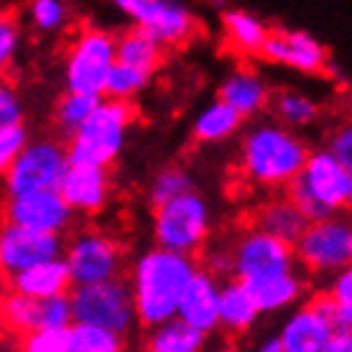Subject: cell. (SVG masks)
<instances>
[{"instance_id":"1","label":"cell","mask_w":352,"mask_h":352,"mask_svg":"<svg viewBox=\"0 0 352 352\" xmlns=\"http://www.w3.org/2000/svg\"><path fill=\"white\" fill-rule=\"evenodd\" d=\"M199 263L166 248H148L131 265V286L135 317L146 327L176 317V307Z\"/></svg>"},{"instance_id":"2","label":"cell","mask_w":352,"mask_h":352,"mask_svg":"<svg viewBox=\"0 0 352 352\" xmlns=\"http://www.w3.org/2000/svg\"><path fill=\"white\" fill-rule=\"evenodd\" d=\"M309 159L307 143L276 120L256 123L240 146V168L250 184L278 189L289 186Z\"/></svg>"},{"instance_id":"3","label":"cell","mask_w":352,"mask_h":352,"mask_svg":"<svg viewBox=\"0 0 352 352\" xmlns=\"http://www.w3.org/2000/svg\"><path fill=\"white\" fill-rule=\"evenodd\" d=\"M133 120H135V110L131 102L100 97L92 115L69 135V143H67L69 164L107 168L123 153Z\"/></svg>"},{"instance_id":"4","label":"cell","mask_w":352,"mask_h":352,"mask_svg":"<svg viewBox=\"0 0 352 352\" xmlns=\"http://www.w3.org/2000/svg\"><path fill=\"white\" fill-rule=\"evenodd\" d=\"M289 199L307 222L340 214L352 202V168L342 166L327 151H309L304 168L289 184Z\"/></svg>"},{"instance_id":"5","label":"cell","mask_w":352,"mask_h":352,"mask_svg":"<svg viewBox=\"0 0 352 352\" xmlns=\"http://www.w3.org/2000/svg\"><path fill=\"white\" fill-rule=\"evenodd\" d=\"M212 210L199 192H186L171 202L159 204L153 212V238L156 245L182 253L197 256L210 240Z\"/></svg>"},{"instance_id":"6","label":"cell","mask_w":352,"mask_h":352,"mask_svg":"<svg viewBox=\"0 0 352 352\" xmlns=\"http://www.w3.org/2000/svg\"><path fill=\"white\" fill-rule=\"evenodd\" d=\"M69 307L72 322L102 327L120 337H125L138 324L131 286L123 276L87 286H74L69 294Z\"/></svg>"},{"instance_id":"7","label":"cell","mask_w":352,"mask_h":352,"mask_svg":"<svg viewBox=\"0 0 352 352\" xmlns=\"http://www.w3.org/2000/svg\"><path fill=\"white\" fill-rule=\"evenodd\" d=\"M115 59V36L105 28H82L72 38L67 59H64V82L69 92L102 97L105 80Z\"/></svg>"},{"instance_id":"8","label":"cell","mask_w":352,"mask_h":352,"mask_svg":"<svg viewBox=\"0 0 352 352\" xmlns=\"http://www.w3.org/2000/svg\"><path fill=\"white\" fill-rule=\"evenodd\" d=\"M69 168L67 146L54 138H28L26 146L18 151V156L8 166L3 182L6 197L26 192H41V189H59L64 171Z\"/></svg>"},{"instance_id":"9","label":"cell","mask_w":352,"mask_h":352,"mask_svg":"<svg viewBox=\"0 0 352 352\" xmlns=\"http://www.w3.org/2000/svg\"><path fill=\"white\" fill-rule=\"evenodd\" d=\"M296 263L307 271L327 276L350 268L352 261V228L344 214H329L324 220L307 222L304 232L294 243Z\"/></svg>"},{"instance_id":"10","label":"cell","mask_w":352,"mask_h":352,"mask_svg":"<svg viewBox=\"0 0 352 352\" xmlns=\"http://www.w3.org/2000/svg\"><path fill=\"white\" fill-rule=\"evenodd\" d=\"M230 253H232V278L243 281L245 286L296 271L294 245L258 228L240 232L230 243Z\"/></svg>"},{"instance_id":"11","label":"cell","mask_w":352,"mask_h":352,"mask_svg":"<svg viewBox=\"0 0 352 352\" xmlns=\"http://www.w3.org/2000/svg\"><path fill=\"white\" fill-rule=\"evenodd\" d=\"M62 261L67 263L74 286L120 278L125 268V253L120 243L100 230H80L64 245Z\"/></svg>"},{"instance_id":"12","label":"cell","mask_w":352,"mask_h":352,"mask_svg":"<svg viewBox=\"0 0 352 352\" xmlns=\"http://www.w3.org/2000/svg\"><path fill=\"white\" fill-rule=\"evenodd\" d=\"M133 26L151 34L161 46L184 44L194 34V13L182 0H110Z\"/></svg>"},{"instance_id":"13","label":"cell","mask_w":352,"mask_h":352,"mask_svg":"<svg viewBox=\"0 0 352 352\" xmlns=\"http://www.w3.org/2000/svg\"><path fill=\"white\" fill-rule=\"evenodd\" d=\"M0 322L16 335H31L41 329H67L72 324L69 294L34 299V296L10 291L0 301Z\"/></svg>"},{"instance_id":"14","label":"cell","mask_w":352,"mask_h":352,"mask_svg":"<svg viewBox=\"0 0 352 352\" xmlns=\"http://www.w3.org/2000/svg\"><path fill=\"white\" fill-rule=\"evenodd\" d=\"M6 222L46 235H64L74 222V212L64 202L59 189L16 194L6 199Z\"/></svg>"},{"instance_id":"15","label":"cell","mask_w":352,"mask_h":352,"mask_svg":"<svg viewBox=\"0 0 352 352\" xmlns=\"http://www.w3.org/2000/svg\"><path fill=\"white\" fill-rule=\"evenodd\" d=\"M64 240L62 235L34 232L28 228L6 222L0 228V276L13 278L16 273L26 271L36 263L62 258Z\"/></svg>"},{"instance_id":"16","label":"cell","mask_w":352,"mask_h":352,"mask_svg":"<svg viewBox=\"0 0 352 352\" xmlns=\"http://www.w3.org/2000/svg\"><path fill=\"white\" fill-rule=\"evenodd\" d=\"M261 54L268 62L291 67L301 74H319L329 64V54L322 41H317L307 31H289V28L268 31Z\"/></svg>"},{"instance_id":"17","label":"cell","mask_w":352,"mask_h":352,"mask_svg":"<svg viewBox=\"0 0 352 352\" xmlns=\"http://www.w3.org/2000/svg\"><path fill=\"white\" fill-rule=\"evenodd\" d=\"M59 194L74 214H97L110 202L113 182H110L107 168L69 164L59 182Z\"/></svg>"},{"instance_id":"18","label":"cell","mask_w":352,"mask_h":352,"mask_svg":"<svg viewBox=\"0 0 352 352\" xmlns=\"http://www.w3.org/2000/svg\"><path fill=\"white\" fill-rule=\"evenodd\" d=\"M332 332H335L332 322L311 299L309 304L294 307V311L286 317L281 332L276 337H278L283 352H319V347Z\"/></svg>"},{"instance_id":"19","label":"cell","mask_w":352,"mask_h":352,"mask_svg":"<svg viewBox=\"0 0 352 352\" xmlns=\"http://www.w3.org/2000/svg\"><path fill=\"white\" fill-rule=\"evenodd\" d=\"M217 299H220V281L207 271L197 268L192 281L186 283L184 294L176 307V317L184 319L186 324L199 329L204 335H212L217 324Z\"/></svg>"},{"instance_id":"20","label":"cell","mask_w":352,"mask_h":352,"mask_svg":"<svg viewBox=\"0 0 352 352\" xmlns=\"http://www.w3.org/2000/svg\"><path fill=\"white\" fill-rule=\"evenodd\" d=\"M220 100L240 118H256L271 102V87L261 72L238 67L220 82Z\"/></svg>"},{"instance_id":"21","label":"cell","mask_w":352,"mask_h":352,"mask_svg":"<svg viewBox=\"0 0 352 352\" xmlns=\"http://www.w3.org/2000/svg\"><path fill=\"white\" fill-rule=\"evenodd\" d=\"M261 311L253 294L238 278L220 283V299H217V324L230 335H243L256 324Z\"/></svg>"},{"instance_id":"22","label":"cell","mask_w":352,"mask_h":352,"mask_svg":"<svg viewBox=\"0 0 352 352\" xmlns=\"http://www.w3.org/2000/svg\"><path fill=\"white\" fill-rule=\"evenodd\" d=\"M10 286L16 294L34 296V299H49V296H64L72 289V278L67 271V263L62 258L36 263L26 271L16 273L10 278Z\"/></svg>"},{"instance_id":"23","label":"cell","mask_w":352,"mask_h":352,"mask_svg":"<svg viewBox=\"0 0 352 352\" xmlns=\"http://www.w3.org/2000/svg\"><path fill=\"white\" fill-rule=\"evenodd\" d=\"M207 340L210 335L194 329L184 319L171 317L148 327V335L143 340V352H207Z\"/></svg>"},{"instance_id":"24","label":"cell","mask_w":352,"mask_h":352,"mask_svg":"<svg viewBox=\"0 0 352 352\" xmlns=\"http://www.w3.org/2000/svg\"><path fill=\"white\" fill-rule=\"evenodd\" d=\"M256 228L294 245L301 232H304V228H307V217L301 214V210L291 202L289 194H286V197H273L258 210Z\"/></svg>"},{"instance_id":"25","label":"cell","mask_w":352,"mask_h":352,"mask_svg":"<svg viewBox=\"0 0 352 352\" xmlns=\"http://www.w3.org/2000/svg\"><path fill=\"white\" fill-rule=\"evenodd\" d=\"M248 289L253 294L261 314H276V311L296 307L304 299L307 283H304V278H301L299 273L291 271V273H281V276H273V278H265L261 283H253Z\"/></svg>"},{"instance_id":"26","label":"cell","mask_w":352,"mask_h":352,"mask_svg":"<svg viewBox=\"0 0 352 352\" xmlns=\"http://www.w3.org/2000/svg\"><path fill=\"white\" fill-rule=\"evenodd\" d=\"M240 125H243V118L217 97L197 113L192 123V133L194 138L202 143H222L232 138L240 131Z\"/></svg>"},{"instance_id":"27","label":"cell","mask_w":352,"mask_h":352,"mask_svg":"<svg viewBox=\"0 0 352 352\" xmlns=\"http://www.w3.org/2000/svg\"><path fill=\"white\" fill-rule=\"evenodd\" d=\"M161 56H164V46L141 28L133 26L125 34L115 36V59L118 62L153 74V69L161 64Z\"/></svg>"},{"instance_id":"28","label":"cell","mask_w":352,"mask_h":352,"mask_svg":"<svg viewBox=\"0 0 352 352\" xmlns=\"http://www.w3.org/2000/svg\"><path fill=\"white\" fill-rule=\"evenodd\" d=\"M222 28H225V36H228V44L240 54H261L265 36L271 31L258 16L240 8L225 10Z\"/></svg>"},{"instance_id":"29","label":"cell","mask_w":352,"mask_h":352,"mask_svg":"<svg viewBox=\"0 0 352 352\" xmlns=\"http://www.w3.org/2000/svg\"><path fill=\"white\" fill-rule=\"evenodd\" d=\"M268 105H273L276 123H281L289 131L309 128V125L317 123L319 118V102L307 92H299V89H283Z\"/></svg>"},{"instance_id":"30","label":"cell","mask_w":352,"mask_h":352,"mask_svg":"<svg viewBox=\"0 0 352 352\" xmlns=\"http://www.w3.org/2000/svg\"><path fill=\"white\" fill-rule=\"evenodd\" d=\"M67 344L69 352H125V337L82 322L67 327Z\"/></svg>"},{"instance_id":"31","label":"cell","mask_w":352,"mask_h":352,"mask_svg":"<svg viewBox=\"0 0 352 352\" xmlns=\"http://www.w3.org/2000/svg\"><path fill=\"white\" fill-rule=\"evenodd\" d=\"M148 82H151L148 72L135 69V67H131V64L115 62L110 74H107L105 92H102V95L113 97V100H125V102H131L133 97H138L143 89L148 87Z\"/></svg>"},{"instance_id":"32","label":"cell","mask_w":352,"mask_h":352,"mask_svg":"<svg viewBox=\"0 0 352 352\" xmlns=\"http://www.w3.org/2000/svg\"><path fill=\"white\" fill-rule=\"evenodd\" d=\"M192 189L194 179L184 166H166L151 179L148 202L153 207H159V204H166L171 199H176V197H182V194L192 192Z\"/></svg>"},{"instance_id":"33","label":"cell","mask_w":352,"mask_h":352,"mask_svg":"<svg viewBox=\"0 0 352 352\" xmlns=\"http://www.w3.org/2000/svg\"><path fill=\"white\" fill-rule=\"evenodd\" d=\"M100 97L95 95H85V92H69L56 102V125L64 135H72L85 120H87L92 110L97 107Z\"/></svg>"},{"instance_id":"34","label":"cell","mask_w":352,"mask_h":352,"mask_svg":"<svg viewBox=\"0 0 352 352\" xmlns=\"http://www.w3.org/2000/svg\"><path fill=\"white\" fill-rule=\"evenodd\" d=\"M28 18L41 34H56L69 21V6L64 0H31Z\"/></svg>"},{"instance_id":"35","label":"cell","mask_w":352,"mask_h":352,"mask_svg":"<svg viewBox=\"0 0 352 352\" xmlns=\"http://www.w3.org/2000/svg\"><path fill=\"white\" fill-rule=\"evenodd\" d=\"M21 52V26L13 13L0 10V72H6L16 62Z\"/></svg>"},{"instance_id":"36","label":"cell","mask_w":352,"mask_h":352,"mask_svg":"<svg viewBox=\"0 0 352 352\" xmlns=\"http://www.w3.org/2000/svg\"><path fill=\"white\" fill-rule=\"evenodd\" d=\"M18 352H69L67 329H41V332L23 335Z\"/></svg>"},{"instance_id":"37","label":"cell","mask_w":352,"mask_h":352,"mask_svg":"<svg viewBox=\"0 0 352 352\" xmlns=\"http://www.w3.org/2000/svg\"><path fill=\"white\" fill-rule=\"evenodd\" d=\"M23 113H26V107H23L18 89L10 82L0 80V131L23 123Z\"/></svg>"},{"instance_id":"38","label":"cell","mask_w":352,"mask_h":352,"mask_svg":"<svg viewBox=\"0 0 352 352\" xmlns=\"http://www.w3.org/2000/svg\"><path fill=\"white\" fill-rule=\"evenodd\" d=\"M26 141H28V131L23 123L10 125V128H3V131H0V179L6 176L8 166L18 156V151L26 146Z\"/></svg>"},{"instance_id":"39","label":"cell","mask_w":352,"mask_h":352,"mask_svg":"<svg viewBox=\"0 0 352 352\" xmlns=\"http://www.w3.org/2000/svg\"><path fill=\"white\" fill-rule=\"evenodd\" d=\"M202 271L214 276L217 281L225 276H232V253L230 243H212L210 248H202Z\"/></svg>"},{"instance_id":"40","label":"cell","mask_w":352,"mask_h":352,"mask_svg":"<svg viewBox=\"0 0 352 352\" xmlns=\"http://www.w3.org/2000/svg\"><path fill=\"white\" fill-rule=\"evenodd\" d=\"M324 151L332 156V159L340 161L342 166L352 168V128L350 125L337 128V131L332 133V138H329V143H327Z\"/></svg>"},{"instance_id":"41","label":"cell","mask_w":352,"mask_h":352,"mask_svg":"<svg viewBox=\"0 0 352 352\" xmlns=\"http://www.w3.org/2000/svg\"><path fill=\"white\" fill-rule=\"evenodd\" d=\"M327 296L340 304V307H352V271L350 268H342V271L332 273V283H329V291Z\"/></svg>"},{"instance_id":"42","label":"cell","mask_w":352,"mask_h":352,"mask_svg":"<svg viewBox=\"0 0 352 352\" xmlns=\"http://www.w3.org/2000/svg\"><path fill=\"white\" fill-rule=\"evenodd\" d=\"M314 304L324 311V317L332 322V327H335V329H350L352 307H340V304H335V301L329 299L327 294H324V296H317V299H314Z\"/></svg>"},{"instance_id":"43","label":"cell","mask_w":352,"mask_h":352,"mask_svg":"<svg viewBox=\"0 0 352 352\" xmlns=\"http://www.w3.org/2000/svg\"><path fill=\"white\" fill-rule=\"evenodd\" d=\"M319 352H352V332L350 329H335L319 347Z\"/></svg>"},{"instance_id":"44","label":"cell","mask_w":352,"mask_h":352,"mask_svg":"<svg viewBox=\"0 0 352 352\" xmlns=\"http://www.w3.org/2000/svg\"><path fill=\"white\" fill-rule=\"evenodd\" d=\"M253 352H283L281 342H278V337H265V340H261V342L253 347Z\"/></svg>"},{"instance_id":"45","label":"cell","mask_w":352,"mask_h":352,"mask_svg":"<svg viewBox=\"0 0 352 352\" xmlns=\"http://www.w3.org/2000/svg\"><path fill=\"white\" fill-rule=\"evenodd\" d=\"M212 352H243V350L235 347V344H220V347H214Z\"/></svg>"},{"instance_id":"46","label":"cell","mask_w":352,"mask_h":352,"mask_svg":"<svg viewBox=\"0 0 352 352\" xmlns=\"http://www.w3.org/2000/svg\"><path fill=\"white\" fill-rule=\"evenodd\" d=\"M217 3H228V0H217Z\"/></svg>"}]
</instances>
